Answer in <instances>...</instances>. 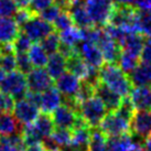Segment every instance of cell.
I'll return each instance as SVG.
<instances>
[{
    "mask_svg": "<svg viewBox=\"0 0 151 151\" xmlns=\"http://www.w3.org/2000/svg\"><path fill=\"white\" fill-rule=\"evenodd\" d=\"M99 81L122 98L129 97L132 91V84L129 76L118 66L117 63L104 64L99 68Z\"/></svg>",
    "mask_w": 151,
    "mask_h": 151,
    "instance_id": "6da1fadb",
    "label": "cell"
},
{
    "mask_svg": "<svg viewBox=\"0 0 151 151\" xmlns=\"http://www.w3.org/2000/svg\"><path fill=\"white\" fill-rule=\"evenodd\" d=\"M138 14L139 10L134 6L116 4L110 16L108 24L117 27L127 33H139Z\"/></svg>",
    "mask_w": 151,
    "mask_h": 151,
    "instance_id": "7a4b0ae2",
    "label": "cell"
},
{
    "mask_svg": "<svg viewBox=\"0 0 151 151\" xmlns=\"http://www.w3.org/2000/svg\"><path fill=\"white\" fill-rule=\"evenodd\" d=\"M78 115L89 128H97L107 115V109L103 101L94 95L81 103Z\"/></svg>",
    "mask_w": 151,
    "mask_h": 151,
    "instance_id": "3957f363",
    "label": "cell"
},
{
    "mask_svg": "<svg viewBox=\"0 0 151 151\" xmlns=\"http://www.w3.org/2000/svg\"><path fill=\"white\" fill-rule=\"evenodd\" d=\"M84 4L95 27H105L108 24L116 6L114 0H84Z\"/></svg>",
    "mask_w": 151,
    "mask_h": 151,
    "instance_id": "277c9868",
    "label": "cell"
},
{
    "mask_svg": "<svg viewBox=\"0 0 151 151\" xmlns=\"http://www.w3.org/2000/svg\"><path fill=\"white\" fill-rule=\"evenodd\" d=\"M0 91L10 95L13 99L23 98L27 92L29 91L28 83H27V75L19 72L18 70L8 73L4 76V81L0 85Z\"/></svg>",
    "mask_w": 151,
    "mask_h": 151,
    "instance_id": "5b68a950",
    "label": "cell"
},
{
    "mask_svg": "<svg viewBox=\"0 0 151 151\" xmlns=\"http://www.w3.org/2000/svg\"><path fill=\"white\" fill-rule=\"evenodd\" d=\"M99 129L108 138L129 134L130 122L120 115H118L116 111H110V113H107V115L99 124Z\"/></svg>",
    "mask_w": 151,
    "mask_h": 151,
    "instance_id": "8992f818",
    "label": "cell"
},
{
    "mask_svg": "<svg viewBox=\"0 0 151 151\" xmlns=\"http://www.w3.org/2000/svg\"><path fill=\"white\" fill-rule=\"evenodd\" d=\"M21 31L31 39V41L40 42L46 35L54 31V27L52 23L40 18L38 14H34L22 25Z\"/></svg>",
    "mask_w": 151,
    "mask_h": 151,
    "instance_id": "52a82bcc",
    "label": "cell"
},
{
    "mask_svg": "<svg viewBox=\"0 0 151 151\" xmlns=\"http://www.w3.org/2000/svg\"><path fill=\"white\" fill-rule=\"evenodd\" d=\"M96 45L101 49L106 63H117L122 53V49L117 41L109 35L104 27H101Z\"/></svg>",
    "mask_w": 151,
    "mask_h": 151,
    "instance_id": "ba28073f",
    "label": "cell"
},
{
    "mask_svg": "<svg viewBox=\"0 0 151 151\" xmlns=\"http://www.w3.org/2000/svg\"><path fill=\"white\" fill-rule=\"evenodd\" d=\"M12 111L13 116L22 126L33 124L40 115L39 106L34 105L33 103L29 101L24 97L21 99H18L17 103H14V107H13Z\"/></svg>",
    "mask_w": 151,
    "mask_h": 151,
    "instance_id": "9c48e42d",
    "label": "cell"
},
{
    "mask_svg": "<svg viewBox=\"0 0 151 151\" xmlns=\"http://www.w3.org/2000/svg\"><path fill=\"white\" fill-rule=\"evenodd\" d=\"M76 51L88 66L99 70L105 64V60L101 49L95 43L82 41L76 45Z\"/></svg>",
    "mask_w": 151,
    "mask_h": 151,
    "instance_id": "30bf717a",
    "label": "cell"
},
{
    "mask_svg": "<svg viewBox=\"0 0 151 151\" xmlns=\"http://www.w3.org/2000/svg\"><path fill=\"white\" fill-rule=\"evenodd\" d=\"M27 83L29 91L34 93H43L53 86L54 80L51 77L45 68L35 67L27 74Z\"/></svg>",
    "mask_w": 151,
    "mask_h": 151,
    "instance_id": "8fae6325",
    "label": "cell"
},
{
    "mask_svg": "<svg viewBox=\"0 0 151 151\" xmlns=\"http://www.w3.org/2000/svg\"><path fill=\"white\" fill-rule=\"evenodd\" d=\"M130 131L139 139L151 136V110H137L130 119Z\"/></svg>",
    "mask_w": 151,
    "mask_h": 151,
    "instance_id": "7c38bea8",
    "label": "cell"
},
{
    "mask_svg": "<svg viewBox=\"0 0 151 151\" xmlns=\"http://www.w3.org/2000/svg\"><path fill=\"white\" fill-rule=\"evenodd\" d=\"M55 81V87L58 88L63 98H75L80 91L82 81L70 72H65Z\"/></svg>",
    "mask_w": 151,
    "mask_h": 151,
    "instance_id": "4fadbf2b",
    "label": "cell"
},
{
    "mask_svg": "<svg viewBox=\"0 0 151 151\" xmlns=\"http://www.w3.org/2000/svg\"><path fill=\"white\" fill-rule=\"evenodd\" d=\"M54 126L56 128H64V129L72 130L75 126V122L78 118V114L74 109L62 104L51 114Z\"/></svg>",
    "mask_w": 151,
    "mask_h": 151,
    "instance_id": "5bb4252c",
    "label": "cell"
},
{
    "mask_svg": "<svg viewBox=\"0 0 151 151\" xmlns=\"http://www.w3.org/2000/svg\"><path fill=\"white\" fill-rule=\"evenodd\" d=\"M106 151H143L141 143L136 141L129 134L109 137Z\"/></svg>",
    "mask_w": 151,
    "mask_h": 151,
    "instance_id": "9a60e30c",
    "label": "cell"
},
{
    "mask_svg": "<svg viewBox=\"0 0 151 151\" xmlns=\"http://www.w3.org/2000/svg\"><path fill=\"white\" fill-rule=\"evenodd\" d=\"M95 96H97L103 104L105 105L107 111H116L122 101V97L119 96L117 93H115L113 89L105 85L104 83H101L99 81V83L95 86Z\"/></svg>",
    "mask_w": 151,
    "mask_h": 151,
    "instance_id": "2e32d148",
    "label": "cell"
},
{
    "mask_svg": "<svg viewBox=\"0 0 151 151\" xmlns=\"http://www.w3.org/2000/svg\"><path fill=\"white\" fill-rule=\"evenodd\" d=\"M62 104H63V96L54 86L41 93V99H40L39 107L42 113L52 114Z\"/></svg>",
    "mask_w": 151,
    "mask_h": 151,
    "instance_id": "e0dca14e",
    "label": "cell"
},
{
    "mask_svg": "<svg viewBox=\"0 0 151 151\" xmlns=\"http://www.w3.org/2000/svg\"><path fill=\"white\" fill-rule=\"evenodd\" d=\"M68 12H70L72 19L74 21V24L77 28L85 29V28L94 27L92 19H91L87 10L85 8L84 0H74L71 8L68 9Z\"/></svg>",
    "mask_w": 151,
    "mask_h": 151,
    "instance_id": "ac0fdd59",
    "label": "cell"
},
{
    "mask_svg": "<svg viewBox=\"0 0 151 151\" xmlns=\"http://www.w3.org/2000/svg\"><path fill=\"white\" fill-rule=\"evenodd\" d=\"M21 28L12 18H0V44H12Z\"/></svg>",
    "mask_w": 151,
    "mask_h": 151,
    "instance_id": "d6986e66",
    "label": "cell"
},
{
    "mask_svg": "<svg viewBox=\"0 0 151 151\" xmlns=\"http://www.w3.org/2000/svg\"><path fill=\"white\" fill-rule=\"evenodd\" d=\"M134 109L151 110V86L134 87L129 95Z\"/></svg>",
    "mask_w": 151,
    "mask_h": 151,
    "instance_id": "ffe728a7",
    "label": "cell"
},
{
    "mask_svg": "<svg viewBox=\"0 0 151 151\" xmlns=\"http://www.w3.org/2000/svg\"><path fill=\"white\" fill-rule=\"evenodd\" d=\"M132 86H151V62L141 61L129 74Z\"/></svg>",
    "mask_w": 151,
    "mask_h": 151,
    "instance_id": "44dd1931",
    "label": "cell"
},
{
    "mask_svg": "<svg viewBox=\"0 0 151 151\" xmlns=\"http://www.w3.org/2000/svg\"><path fill=\"white\" fill-rule=\"evenodd\" d=\"M119 45L122 52L140 58L143 45H145V39L142 34L140 33H128Z\"/></svg>",
    "mask_w": 151,
    "mask_h": 151,
    "instance_id": "7402d4cb",
    "label": "cell"
},
{
    "mask_svg": "<svg viewBox=\"0 0 151 151\" xmlns=\"http://www.w3.org/2000/svg\"><path fill=\"white\" fill-rule=\"evenodd\" d=\"M22 125L10 113L0 114V137L21 134Z\"/></svg>",
    "mask_w": 151,
    "mask_h": 151,
    "instance_id": "603a6c76",
    "label": "cell"
},
{
    "mask_svg": "<svg viewBox=\"0 0 151 151\" xmlns=\"http://www.w3.org/2000/svg\"><path fill=\"white\" fill-rule=\"evenodd\" d=\"M89 68L91 66H88L85 63V61L78 55V53L66 59V71L77 76L81 81L85 80L87 77Z\"/></svg>",
    "mask_w": 151,
    "mask_h": 151,
    "instance_id": "cb8c5ba5",
    "label": "cell"
},
{
    "mask_svg": "<svg viewBox=\"0 0 151 151\" xmlns=\"http://www.w3.org/2000/svg\"><path fill=\"white\" fill-rule=\"evenodd\" d=\"M46 71L53 80H56L59 76L66 72V59L59 52L49 55Z\"/></svg>",
    "mask_w": 151,
    "mask_h": 151,
    "instance_id": "d4e9b609",
    "label": "cell"
},
{
    "mask_svg": "<svg viewBox=\"0 0 151 151\" xmlns=\"http://www.w3.org/2000/svg\"><path fill=\"white\" fill-rule=\"evenodd\" d=\"M91 129L88 126H81L72 129V140L71 146L78 148L81 150L87 151L88 142L91 138Z\"/></svg>",
    "mask_w": 151,
    "mask_h": 151,
    "instance_id": "484cf974",
    "label": "cell"
},
{
    "mask_svg": "<svg viewBox=\"0 0 151 151\" xmlns=\"http://www.w3.org/2000/svg\"><path fill=\"white\" fill-rule=\"evenodd\" d=\"M107 140H108V137L101 129L92 128L87 151H106Z\"/></svg>",
    "mask_w": 151,
    "mask_h": 151,
    "instance_id": "4316f807",
    "label": "cell"
},
{
    "mask_svg": "<svg viewBox=\"0 0 151 151\" xmlns=\"http://www.w3.org/2000/svg\"><path fill=\"white\" fill-rule=\"evenodd\" d=\"M29 59L33 67H44L46 66L47 60H49V54L46 53L40 43H34L31 45L29 52Z\"/></svg>",
    "mask_w": 151,
    "mask_h": 151,
    "instance_id": "83f0119b",
    "label": "cell"
},
{
    "mask_svg": "<svg viewBox=\"0 0 151 151\" xmlns=\"http://www.w3.org/2000/svg\"><path fill=\"white\" fill-rule=\"evenodd\" d=\"M2 151H24L25 143L21 134H16L8 137H0Z\"/></svg>",
    "mask_w": 151,
    "mask_h": 151,
    "instance_id": "f1b7e54d",
    "label": "cell"
},
{
    "mask_svg": "<svg viewBox=\"0 0 151 151\" xmlns=\"http://www.w3.org/2000/svg\"><path fill=\"white\" fill-rule=\"evenodd\" d=\"M60 41L62 44L68 46H76L80 42H82V29L77 27H72L70 29L60 32Z\"/></svg>",
    "mask_w": 151,
    "mask_h": 151,
    "instance_id": "f546056e",
    "label": "cell"
},
{
    "mask_svg": "<svg viewBox=\"0 0 151 151\" xmlns=\"http://www.w3.org/2000/svg\"><path fill=\"white\" fill-rule=\"evenodd\" d=\"M139 60H140L139 56L129 54V53H126V52H122V51L117 63H118V66L120 67L127 75H129L130 73L137 67V65L140 63Z\"/></svg>",
    "mask_w": 151,
    "mask_h": 151,
    "instance_id": "4dcf8cb0",
    "label": "cell"
},
{
    "mask_svg": "<svg viewBox=\"0 0 151 151\" xmlns=\"http://www.w3.org/2000/svg\"><path fill=\"white\" fill-rule=\"evenodd\" d=\"M40 44H41V46L44 49V51H45L49 55L53 54V53H56V52H59L60 44H61L60 35L54 30V31L51 32L49 35H46L43 40H41V41H40Z\"/></svg>",
    "mask_w": 151,
    "mask_h": 151,
    "instance_id": "1f68e13d",
    "label": "cell"
},
{
    "mask_svg": "<svg viewBox=\"0 0 151 151\" xmlns=\"http://www.w3.org/2000/svg\"><path fill=\"white\" fill-rule=\"evenodd\" d=\"M51 138L53 139V141L59 147V149L66 147L71 143L72 130L64 129V128H56L51 134Z\"/></svg>",
    "mask_w": 151,
    "mask_h": 151,
    "instance_id": "d6a6232c",
    "label": "cell"
},
{
    "mask_svg": "<svg viewBox=\"0 0 151 151\" xmlns=\"http://www.w3.org/2000/svg\"><path fill=\"white\" fill-rule=\"evenodd\" d=\"M138 31L143 37L151 38V10L139 11Z\"/></svg>",
    "mask_w": 151,
    "mask_h": 151,
    "instance_id": "836d02e7",
    "label": "cell"
},
{
    "mask_svg": "<svg viewBox=\"0 0 151 151\" xmlns=\"http://www.w3.org/2000/svg\"><path fill=\"white\" fill-rule=\"evenodd\" d=\"M31 45H32L31 39L22 31H20V33L18 34V37L12 43L14 53H27L29 52Z\"/></svg>",
    "mask_w": 151,
    "mask_h": 151,
    "instance_id": "e575fe53",
    "label": "cell"
},
{
    "mask_svg": "<svg viewBox=\"0 0 151 151\" xmlns=\"http://www.w3.org/2000/svg\"><path fill=\"white\" fill-rule=\"evenodd\" d=\"M52 24L54 27L55 31L62 32V31H65V30L74 27V21H73V19H72L68 11H62L61 14L56 18V20Z\"/></svg>",
    "mask_w": 151,
    "mask_h": 151,
    "instance_id": "d590c367",
    "label": "cell"
},
{
    "mask_svg": "<svg viewBox=\"0 0 151 151\" xmlns=\"http://www.w3.org/2000/svg\"><path fill=\"white\" fill-rule=\"evenodd\" d=\"M0 67L4 73H11L17 71V58L14 53L2 54L0 59Z\"/></svg>",
    "mask_w": 151,
    "mask_h": 151,
    "instance_id": "8d00e7d4",
    "label": "cell"
},
{
    "mask_svg": "<svg viewBox=\"0 0 151 151\" xmlns=\"http://www.w3.org/2000/svg\"><path fill=\"white\" fill-rule=\"evenodd\" d=\"M18 11V6L13 0H0V18H11Z\"/></svg>",
    "mask_w": 151,
    "mask_h": 151,
    "instance_id": "74e56055",
    "label": "cell"
},
{
    "mask_svg": "<svg viewBox=\"0 0 151 151\" xmlns=\"http://www.w3.org/2000/svg\"><path fill=\"white\" fill-rule=\"evenodd\" d=\"M16 58H17V70L18 71L23 73L24 75H27L28 73H30V72L32 71L33 65H32L31 61H30L28 53H17Z\"/></svg>",
    "mask_w": 151,
    "mask_h": 151,
    "instance_id": "f35d334b",
    "label": "cell"
},
{
    "mask_svg": "<svg viewBox=\"0 0 151 151\" xmlns=\"http://www.w3.org/2000/svg\"><path fill=\"white\" fill-rule=\"evenodd\" d=\"M61 12H62V10L55 4H51V6H49L47 8H45L44 10H42L38 16L40 18H42L43 20L50 22V23H53L56 20V18L61 14Z\"/></svg>",
    "mask_w": 151,
    "mask_h": 151,
    "instance_id": "ab89813d",
    "label": "cell"
},
{
    "mask_svg": "<svg viewBox=\"0 0 151 151\" xmlns=\"http://www.w3.org/2000/svg\"><path fill=\"white\" fill-rule=\"evenodd\" d=\"M116 113L118 115H120L122 116L124 118H126L127 120H129L131 119L132 117V115L134 113V107L132 105V103L130 101L129 97H125V98H122V101L120 106H119V108L116 110Z\"/></svg>",
    "mask_w": 151,
    "mask_h": 151,
    "instance_id": "60d3db41",
    "label": "cell"
},
{
    "mask_svg": "<svg viewBox=\"0 0 151 151\" xmlns=\"http://www.w3.org/2000/svg\"><path fill=\"white\" fill-rule=\"evenodd\" d=\"M14 107V99L12 97L0 91V111L1 113H10Z\"/></svg>",
    "mask_w": 151,
    "mask_h": 151,
    "instance_id": "b9f144b4",
    "label": "cell"
},
{
    "mask_svg": "<svg viewBox=\"0 0 151 151\" xmlns=\"http://www.w3.org/2000/svg\"><path fill=\"white\" fill-rule=\"evenodd\" d=\"M53 4H54V0H31L29 9L33 14H39L42 10Z\"/></svg>",
    "mask_w": 151,
    "mask_h": 151,
    "instance_id": "7bdbcfd3",
    "label": "cell"
},
{
    "mask_svg": "<svg viewBox=\"0 0 151 151\" xmlns=\"http://www.w3.org/2000/svg\"><path fill=\"white\" fill-rule=\"evenodd\" d=\"M32 16H34V14L30 11L29 8H20V9H18V11L16 12V14H14L13 17H14L16 22H17L18 24L20 25V28H21L22 25L24 24L25 22L28 21Z\"/></svg>",
    "mask_w": 151,
    "mask_h": 151,
    "instance_id": "ee69618b",
    "label": "cell"
},
{
    "mask_svg": "<svg viewBox=\"0 0 151 151\" xmlns=\"http://www.w3.org/2000/svg\"><path fill=\"white\" fill-rule=\"evenodd\" d=\"M140 59L143 62H151V38H148L145 41V45H143Z\"/></svg>",
    "mask_w": 151,
    "mask_h": 151,
    "instance_id": "f6af8a7d",
    "label": "cell"
},
{
    "mask_svg": "<svg viewBox=\"0 0 151 151\" xmlns=\"http://www.w3.org/2000/svg\"><path fill=\"white\" fill-rule=\"evenodd\" d=\"M134 7L139 11H148L151 10V0H137Z\"/></svg>",
    "mask_w": 151,
    "mask_h": 151,
    "instance_id": "bcb514c9",
    "label": "cell"
},
{
    "mask_svg": "<svg viewBox=\"0 0 151 151\" xmlns=\"http://www.w3.org/2000/svg\"><path fill=\"white\" fill-rule=\"evenodd\" d=\"M114 1L119 6H134V7L137 2V0H114Z\"/></svg>",
    "mask_w": 151,
    "mask_h": 151,
    "instance_id": "7dc6e473",
    "label": "cell"
},
{
    "mask_svg": "<svg viewBox=\"0 0 151 151\" xmlns=\"http://www.w3.org/2000/svg\"><path fill=\"white\" fill-rule=\"evenodd\" d=\"M17 4L18 8H29L31 0H13Z\"/></svg>",
    "mask_w": 151,
    "mask_h": 151,
    "instance_id": "c3c4849f",
    "label": "cell"
},
{
    "mask_svg": "<svg viewBox=\"0 0 151 151\" xmlns=\"http://www.w3.org/2000/svg\"><path fill=\"white\" fill-rule=\"evenodd\" d=\"M143 151H151V136L145 139V143L142 145Z\"/></svg>",
    "mask_w": 151,
    "mask_h": 151,
    "instance_id": "681fc988",
    "label": "cell"
},
{
    "mask_svg": "<svg viewBox=\"0 0 151 151\" xmlns=\"http://www.w3.org/2000/svg\"><path fill=\"white\" fill-rule=\"evenodd\" d=\"M4 72L1 70V67H0V85H1V83H2V81H4Z\"/></svg>",
    "mask_w": 151,
    "mask_h": 151,
    "instance_id": "f907efd6",
    "label": "cell"
},
{
    "mask_svg": "<svg viewBox=\"0 0 151 151\" xmlns=\"http://www.w3.org/2000/svg\"><path fill=\"white\" fill-rule=\"evenodd\" d=\"M1 56H2V54H1V51H0V59H1Z\"/></svg>",
    "mask_w": 151,
    "mask_h": 151,
    "instance_id": "816d5d0a",
    "label": "cell"
},
{
    "mask_svg": "<svg viewBox=\"0 0 151 151\" xmlns=\"http://www.w3.org/2000/svg\"><path fill=\"white\" fill-rule=\"evenodd\" d=\"M44 151H50V150H44Z\"/></svg>",
    "mask_w": 151,
    "mask_h": 151,
    "instance_id": "f5cc1de1",
    "label": "cell"
}]
</instances>
